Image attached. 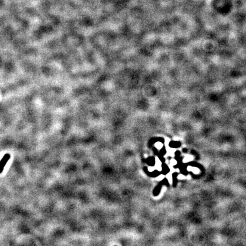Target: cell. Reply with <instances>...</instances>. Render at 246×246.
Instances as JSON below:
<instances>
[{
	"label": "cell",
	"mask_w": 246,
	"mask_h": 246,
	"mask_svg": "<svg viewBox=\"0 0 246 246\" xmlns=\"http://www.w3.org/2000/svg\"><path fill=\"white\" fill-rule=\"evenodd\" d=\"M10 157L11 156L9 153H6L3 156V157L0 161V174L3 172L4 170V168L6 166L7 162L9 161V160H10Z\"/></svg>",
	"instance_id": "cell-1"
}]
</instances>
